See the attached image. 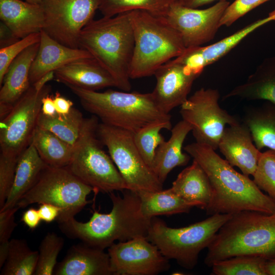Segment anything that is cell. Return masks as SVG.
<instances>
[{"instance_id": "49", "label": "cell", "mask_w": 275, "mask_h": 275, "mask_svg": "<svg viewBox=\"0 0 275 275\" xmlns=\"http://www.w3.org/2000/svg\"><path fill=\"white\" fill-rule=\"evenodd\" d=\"M9 242L0 243V268L4 265L8 255Z\"/></svg>"}, {"instance_id": "27", "label": "cell", "mask_w": 275, "mask_h": 275, "mask_svg": "<svg viewBox=\"0 0 275 275\" xmlns=\"http://www.w3.org/2000/svg\"><path fill=\"white\" fill-rule=\"evenodd\" d=\"M247 100H264L275 105V57L265 59L246 81L225 96Z\"/></svg>"}, {"instance_id": "45", "label": "cell", "mask_w": 275, "mask_h": 275, "mask_svg": "<svg viewBox=\"0 0 275 275\" xmlns=\"http://www.w3.org/2000/svg\"><path fill=\"white\" fill-rule=\"evenodd\" d=\"M41 112L45 116L52 117L57 113L53 100V96L49 94L45 96L42 100Z\"/></svg>"}, {"instance_id": "41", "label": "cell", "mask_w": 275, "mask_h": 275, "mask_svg": "<svg viewBox=\"0 0 275 275\" xmlns=\"http://www.w3.org/2000/svg\"><path fill=\"white\" fill-rule=\"evenodd\" d=\"M19 208L14 207L0 211V243L10 241L11 235L17 226L15 214Z\"/></svg>"}, {"instance_id": "42", "label": "cell", "mask_w": 275, "mask_h": 275, "mask_svg": "<svg viewBox=\"0 0 275 275\" xmlns=\"http://www.w3.org/2000/svg\"><path fill=\"white\" fill-rule=\"evenodd\" d=\"M38 210L41 220L46 223L57 220L62 212L59 206L46 203L40 204Z\"/></svg>"}, {"instance_id": "32", "label": "cell", "mask_w": 275, "mask_h": 275, "mask_svg": "<svg viewBox=\"0 0 275 275\" xmlns=\"http://www.w3.org/2000/svg\"><path fill=\"white\" fill-rule=\"evenodd\" d=\"M38 259V251L32 250L26 240L12 239L9 241L7 260L1 275H34Z\"/></svg>"}, {"instance_id": "23", "label": "cell", "mask_w": 275, "mask_h": 275, "mask_svg": "<svg viewBox=\"0 0 275 275\" xmlns=\"http://www.w3.org/2000/svg\"><path fill=\"white\" fill-rule=\"evenodd\" d=\"M54 79L67 85L97 91L104 88L115 87L116 83L110 74L93 58L76 60L54 71Z\"/></svg>"}, {"instance_id": "30", "label": "cell", "mask_w": 275, "mask_h": 275, "mask_svg": "<svg viewBox=\"0 0 275 275\" xmlns=\"http://www.w3.org/2000/svg\"><path fill=\"white\" fill-rule=\"evenodd\" d=\"M31 142L41 159L48 166L67 167L69 164L73 146L52 132L37 126Z\"/></svg>"}, {"instance_id": "43", "label": "cell", "mask_w": 275, "mask_h": 275, "mask_svg": "<svg viewBox=\"0 0 275 275\" xmlns=\"http://www.w3.org/2000/svg\"><path fill=\"white\" fill-rule=\"evenodd\" d=\"M21 221L30 229H35L38 226L42 220L38 210L31 207L23 212Z\"/></svg>"}, {"instance_id": "15", "label": "cell", "mask_w": 275, "mask_h": 275, "mask_svg": "<svg viewBox=\"0 0 275 275\" xmlns=\"http://www.w3.org/2000/svg\"><path fill=\"white\" fill-rule=\"evenodd\" d=\"M107 253L112 275H156L170 268L169 260L146 236L114 243Z\"/></svg>"}, {"instance_id": "2", "label": "cell", "mask_w": 275, "mask_h": 275, "mask_svg": "<svg viewBox=\"0 0 275 275\" xmlns=\"http://www.w3.org/2000/svg\"><path fill=\"white\" fill-rule=\"evenodd\" d=\"M122 191V196L114 192L108 194L112 203L109 213L94 210L89 221L82 223L72 217L59 223L60 230L69 238L102 250L116 241L147 237L152 218L142 214L138 193L128 189Z\"/></svg>"}, {"instance_id": "33", "label": "cell", "mask_w": 275, "mask_h": 275, "mask_svg": "<svg viewBox=\"0 0 275 275\" xmlns=\"http://www.w3.org/2000/svg\"><path fill=\"white\" fill-rule=\"evenodd\" d=\"M267 259L259 256L239 255L215 262L212 266L214 275H267Z\"/></svg>"}, {"instance_id": "47", "label": "cell", "mask_w": 275, "mask_h": 275, "mask_svg": "<svg viewBox=\"0 0 275 275\" xmlns=\"http://www.w3.org/2000/svg\"><path fill=\"white\" fill-rule=\"evenodd\" d=\"M216 1L219 2L227 0H173L174 2L181 5L191 8H198Z\"/></svg>"}, {"instance_id": "24", "label": "cell", "mask_w": 275, "mask_h": 275, "mask_svg": "<svg viewBox=\"0 0 275 275\" xmlns=\"http://www.w3.org/2000/svg\"><path fill=\"white\" fill-rule=\"evenodd\" d=\"M190 125L182 120L171 129L170 139L164 141L157 148L152 170L163 183L171 171L177 167L186 165L190 156L182 152L184 142L190 131Z\"/></svg>"}, {"instance_id": "46", "label": "cell", "mask_w": 275, "mask_h": 275, "mask_svg": "<svg viewBox=\"0 0 275 275\" xmlns=\"http://www.w3.org/2000/svg\"><path fill=\"white\" fill-rule=\"evenodd\" d=\"M19 39H16L9 28L2 22L0 25V46L1 48L7 46L14 43Z\"/></svg>"}, {"instance_id": "5", "label": "cell", "mask_w": 275, "mask_h": 275, "mask_svg": "<svg viewBox=\"0 0 275 275\" xmlns=\"http://www.w3.org/2000/svg\"><path fill=\"white\" fill-rule=\"evenodd\" d=\"M81 106L101 123L133 133L151 124L171 121L156 102L152 93L108 90L100 92L67 85Z\"/></svg>"}, {"instance_id": "44", "label": "cell", "mask_w": 275, "mask_h": 275, "mask_svg": "<svg viewBox=\"0 0 275 275\" xmlns=\"http://www.w3.org/2000/svg\"><path fill=\"white\" fill-rule=\"evenodd\" d=\"M53 100L57 113L60 115L68 114L73 107L72 101L62 96L57 92L53 96Z\"/></svg>"}, {"instance_id": "20", "label": "cell", "mask_w": 275, "mask_h": 275, "mask_svg": "<svg viewBox=\"0 0 275 275\" xmlns=\"http://www.w3.org/2000/svg\"><path fill=\"white\" fill-rule=\"evenodd\" d=\"M54 275H112L108 253L83 242L71 246L54 268Z\"/></svg>"}, {"instance_id": "50", "label": "cell", "mask_w": 275, "mask_h": 275, "mask_svg": "<svg viewBox=\"0 0 275 275\" xmlns=\"http://www.w3.org/2000/svg\"><path fill=\"white\" fill-rule=\"evenodd\" d=\"M265 269L267 275H275V259L267 260Z\"/></svg>"}, {"instance_id": "18", "label": "cell", "mask_w": 275, "mask_h": 275, "mask_svg": "<svg viewBox=\"0 0 275 275\" xmlns=\"http://www.w3.org/2000/svg\"><path fill=\"white\" fill-rule=\"evenodd\" d=\"M39 47V42L29 46L10 65L1 86V120L9 113L15 103L31 86L30 69Z\"/></svg>"}, {"instance_id": "35", "label": "cell", "mask_w": 275, "mask_h": 275, "mask_svg": "<svg viewBox=\"0 0 275 275\" xmlns=\"http://www.w3.org/2000/svg\"><path fill=\"white\" fill-rule=\"evenodd\" d=\"M172 129L171 121L154 123L133 133L135 145L146 163L152 169L156 151L164 141L162 129Z\"/></svg>"}, {"instance_id": "25", "label": "cell", "mask_w": 275, "mask_h": 275, "mask_svg": "<svg viewBox=\"0 0 275 275\" xmlns=\"http://www.w3.org/2000/svg\"><path fill=\"white\" fill-rule=\"evenodd\" d=\"M170 188L194 207L204 210L212 195L211 185L207 174L194 159L190 166L178 174Z\"/></svg>"}, {"instance_id": "48", "label": "cell", "mask_w": 275, "mask_h": 275, "mask_svg": "<svg viewBox=\"0 0 275 275\" xmlns=\"http://www.w3.org/2000/svg\"><path fill=\"white\" fill-rule=\"evenodd\" d=\"M54 71H50L39 78L32 86L36 90L40 91L46 85L48 82L54 79Z\"/></svg>"}, {"instance_id": "13", "label": "cell", "mask_w": 275, "mask_h": 275, "mask_svg": "<svg viewBox=\"0 0 275 275\" xmlns=\"http://www.w3.org/2000/svg\"><path fill=\"white\" fill-rule=\"evenodd\" d=\"M99 4L100 0H42L43 30L64 45L79 48L80 34L93 19Z\"/></svg>"}, {"instance_id": "7", "label": "cell", "mask_w": 275, "mask_h": 275, "mask_svg": "<svg viewBox=\"0 0 275 275\" xmlns=\"http://www.w3.org/2000/svg\"><path fill=\"white\" fill-rule=\"evenodd\" d=\"M231 214H215L202 221L181 228L168 227L162 219L153 217L147 236L168 259H174L181 267L192 269L200 253L208 248Z\"/></svg>"}, {"instance_id": "38", "label": "cell", "mask_w": 275, "mask_h": 275, "mask_svg": "<svg viewBox=\"0 0 275 275\" xmlns=\"http://www.w3.org/2000/svg\"><path fill=\"white\" fill-rule=\"evenodd\" d=\"M41 32L30 34L0 49V86L12 62L25 49L40 42Z\"/></svg>"}, {"instance_id": "17", "label": "cell", "mask_w": 275, "mask_h": 275, "mask_svg": "<svg viewBox=\"0 0 275 275\" xmlns=\"http://www.w3.org/2000/svg\"><path fill=\"white\" fill-rule=\"evenodd\" d=\"M218 148L232 166L237 167L247 176L253 175L262 152L255 145L250 129L244 123L226 127Z\"/></svg>"}, {"instance_id": "40", "label": "cell", "mask_w": 275, "mask_h": 275, "mask_svg": "<svg viewBox=\"0 0 275 275\" xmlns=\"http://www.w3.org/2000/svg\"><path fill=\"white\" fill-rule=\"evenodd\" d=\"M270 0H235L225 10L221 26H229L238 19L259 6Z\"/></svg>"}, {"instance_id": "9", "label": "cell", "mask_w": 275, "mask_h": 275, "mask_svg": "<svg viewBox=\"0 0 275 275\" xmlns=\"http://www.w3.org/2000/svg\"><path fill=\"white\" fill-rule=\"evenodd\" d=\"M93 188L85 184L67 167L47 166L33 186L16 205L19 209L32 204L50 203L59 206L62 212L58 224L74 217L88 204V196Z\"/></svg>"}, {"instance_id": "21", "label": "cell", "mask_w": 275, "mask_h": 275, "mask_svg": "<svg viewBox=\"0 0 275 275\" xmlns=\"http://www.w3.org/2000/svg\"><path fill=\"white\" fill-rule=\"evenodd\" d=\"M91 58L92 56L85 49L64 45L42 30L38 51L30 69L31 85L45 74L54 71L69 63Z\"/></svg>"}, {"instance_id": "36", "label": "cell", "mask_w": 275, "mask_h": 275, "mask_svg": "<svg viewBox=\"0 0 275 275\" xmlns=\"http://www.w3.org/2000/svg\"><path fill=\"white\" fill-rule=\"evenodd\" d=\"M64 244V239L54 232H49L41 241L34 275H52L58 256Z\"/></svg>"}, {"instance_id": "28", "label": "cell", "mask_w": 275, "mask_h": 275, "mask_svg": "<svg viewBox=\"0 0 275 275\" xmlns=\"http://www.w3.org/2000/svg\"><path fill=\"white\" fill-rule=\"evenodd\" d=\"M138 193L140 199L141 211L148 218L161 215L187 213L194 207L171 188L156 191H141Z\"/></svg>"}, {"instance_id": "34", "label": "cell", "mask_w": 275, "mask_h": 275, "mask_svg": "<svg viewBox=\"0 0 275 275\" xmlns=\"http://www.w3.org/2000/svg\"><path fill=\"white\" fill-rule=\"evenodd\" d=\"M173 0H100L99 10L103 17H113L134 10L147 11L162 15Z\"/></svg>"}, {"instance_id": "37", "label": "cell", "mask_w": 275, "mask_h": 275, "mask_svg": "<svg viewBox=\"0 0 275 275\" xmlns=\"http://www.w3.org/2000/svg\"><path fill=\"white\" fill-rule=\"evenodd\" d=\"M253 176L257 186L275 201V150L262 152Z\"/></svg>"}, {"instance_id": "1", "label": "cell", "mask_w": 275, "mask_h": 275, "mask_svg": "<svg viewBox=\"0 0 275 275\" xmlns=\"http://www.w3.org/2000/svg\"><path fill=\"white\" fill-rule=\"evenodd\" d=\"M207 174L212 187L207 215L234 214L245 210L271 214L275 201L265 195L249 176L237 172L210 146L195 142L184 147Z\"/></svg>"}, {"instance_id": "26", "label": "cell", "mask_w": 275, "mask_h": 275, "mask_svg": "<svg viewBox=\"0 0 275 275\" xmlns=\"http://www.w3.org/2000/svg\"><path fill=\"white\" fill-rule=\"evenodd\" d=\"M47 166L31 142L18 157L14 182L0 211L16 206L21 197L33 186Z\"/></svg>"}, {"instance_id": "11", "label": "cell", "mask_w": 275, "mask_h": 275, "mask_svg": "<svg viewBox=\"0 0 275 275\" xmlns=\"http://www.w3.org/2000/svg\"><path fill=\"white\" fill-rule=\"evenodd\" d=\"M217 90L201 88L180 106L182 120L191 127L196 142L218 149L227 125L239 123L235 117L219 106Z\"/></svg>"}, {"instance_id": "12", "label": "cell", "mask_w": 275, "mask_h": 275, "mask_svg": "<svg viewBox=\"0 0 275 275\" xmlns=\"http://www.w3.org/2000/svg\"><path fill=\"white\" fill-rule=\"evenodd\" d=\"M47 85L40 91L31 85L0 123L1 154L18 157L30 144L41 112L42 100L49 94Z\"/></svg>"}, {"instance_id": "51", "label": "cell", "mask_w": 275, "mask_h": 275, "mask_svg": "<svg viewBox=\"0 0 275 275\" xmlns=\"http://www.w3.org/2000/svg\"><path fill=\"white\" fill-rule=\"evenodd\" d=\"M25 1L34 4H40L42 0H25Z\"/></svg>"}, {"instance_id": "31", "label": "cell", "mask_w": 275, "mask_h": 275, "mask_svg": "<svg viewBox=\"0 0 275 275\" xmlns=\"http://www.w3.org/2000/svg\"><path fill=\"white\" fill-rule=\"evenodd\" d=\"M84 120L81 113L74 107L66 115L57 114L52 117L45 116L40 112L37 126L73 146L80 135Z\"/></svg>"}, {"instance_id": "29", "label": "cell", "mask_w": 275, "mask_h": 275, "mask_svg": "<svg viewBox=\"0 0 275 275\" xmlns=\"http://www.w3.org/2000/svg\"><path fill=\"white\" fill-rule=\"evenodd\" d=\"M243 123L250 129L258 150L264 148L275 150V105L269 102L249 109Z\"/></svg>"}, {"instance_id": "52", "label": "cell", "mask_w": 275, "mask_h": 275, "mask_svg": "<svg viewBox=\"0 0 275 275\" xmlns=\"http://www.w3.org/2000/svg\"><path fill=\"white\" fill-rule=\"evenodd\" d=\"M268 16L271 17L272 20L275 21V10L270 12Z\"/></svg>"}, {"instance_id": "19", "label": "cell", "mask_w": 275, "mask_h": 275, "mask_svg": "<svg viewBox=\"0 0 275 275\" xmlns=\"http://www.w3.org/2000/svg\"><path fill=\"white\" fill-rule=\"evenodd\" d=\"M270 21L269 16L258 20L213 44L187 48L182 54L175 59L201 74L205 67L222 58L248 35Z\"/></svg>"}, {"instance_id": "39", "label": "cell", "mask_w": 275, "mask_h": 275, "mask_svg": "<svg viewBox=\"0 0 275 275\" xmlns=\"http://www.w3.org/2000/svg\"><path fill=\"white\" fill-rule=\"evenodd\" d=\"M18 157L0 154V209L5 205L12 188Z\"/></svg>"}, {"instance_id": "14", "label": "cell", "mask_w": 275, "mask_h": 275, "mask_svg": "<svg viewBox=\"0 0 275 275\" xmlns=\"http://www.w3.org/2000/svg\"><path fill=\"white\" fill-rule=\"evenodd\" d=\"M230 3L219 1L205 9L173 2L160 16L180 34L185 47L201 46L212 40L221 27L223 15Z\"/></svg>"}, {"instance_id": "16", "label": "cell", "mask_w": 275, "mask_h": 275, "mask_svg": "<svg viewBox=\"0 0 275 275\" xmlns=\"http://www.w3.org/2000/svg\"><path fill=\"white\" fill-rule=\"evenodd\" d=\"M154 75L156 85L151 93L159 107L170 114L187 100L200 74L174 59L161 66Z\"/></svg>"}, {"instance_id": "4", "label": "cell", "mask_w": 275, "mask_h": 275, "mask_svg": "<svg viewBox=\"0 0 275 275\" xmlns=\"http://www.w3.org/2000/svg\"><path fill=\"white\" fill-rule=\"evenodd\" d=\"M207 249L204 263L209 267L239 255L275 259V212L245 210L233 214Z\"/></svg>"}, {"instance_id": "10", "label": "cell", "mask_w": 275, "mask_h": 275, "mask_svg": "<svg viewBox=\"0 0 275 275\" xmlns=\"http://www.w3.org/2000/svg\"><path fill=\"white\" fill-rule=\"evenodd\" d=\"M97 133L123 178L127 189L136 193L163 189V183L138 150L133 133L101 122Z\"/></svg>"}, {"instance_id": "3", "label": "cell", "mask_w": 275, "mask_h": 275, "mask_svg": "<svg viewBox=\"0 0 275 275\" xmlns=\"http://www.w3.org/2000/svg\"><path fill=\"white\" fill-rule=\"evenodd\" d=\"M130 11L93 19L82 30L79 48L88 51L112 76L116 87L131 89L130 69L134 48Z\"/></svg>"}, {"instance_id": "22", "label": "cell", "mask_w": 275, "mask_h": 275, "mask_svg": "<svg viewBox=\"0 0 275 275\" xmlns=\"http://www.w3.org/2000/svg\"><path fill=\"white\" fill-rule=\"evenodd\" d=\"M0 18L17 39L39 33L44 26L41 5L21 0H0Z\"/></svg>"}, {"instance_id": "8", "label": "cell", "mask_w": 275, "mask_h": 275, "mask_svg": "<svg viewBox=\"0 0 275 275\" xmlns=\"http://www.w3.org/2000/svg\"><path fill=\"white\" fill-rule=\"evenodd\" d=\"M98 118H85L80 135L73 146L67 168L85 184L98 192L127 189L126 184L110 155L104 150L98 133Z\"/></svg>"}, {"instance_id": "6", "label": "cell", "mask_w": 275, "mask_h": 275, "mask_svg": "<svg viewBox=\"0 0 275 275\" xmlns=\"http://www.w3.org/2000/svg\"><path fill=\"white\" fill-rule=\"evenodd\" d=\"M130 12L134 38L131 79L154 75L161 66L184 52L180 34L163 18L145 10Z\"/></svg>"}]
</instances>
